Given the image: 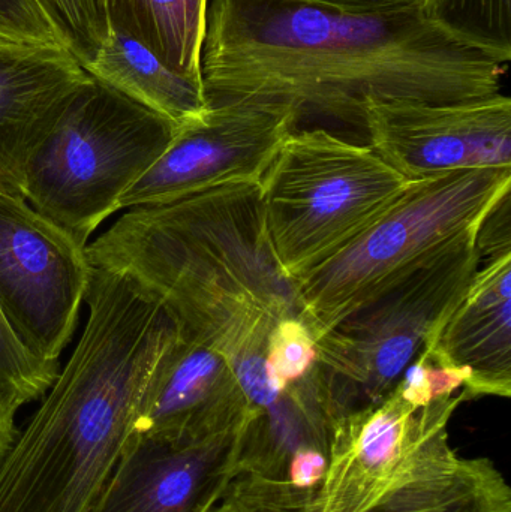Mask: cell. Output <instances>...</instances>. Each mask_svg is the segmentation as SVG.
Returning <instances> with one entry per match:
<instances>
[{"label":"cell","mask_w":511,"mask_h":512,"mask_svg":"<svg viewBox=\"0 0 511 512\" xmlns=\"http://www.w3.org/2000/svg\"><path fill=\"white\" fill-rule=\"evenodd\" d=\"M509 63L429 12L360 15L299 0H209L207 104L278 102L363 131L369 99L453 102L501 93Z\"/></svg>","instance_id":"obj_1"},{"label":"cell","mask_w":511,"mask_h":512,"mask_svg":"<svg viewBox=\"0 0 511 512\" xmlns=\"http://www.w3.org/2000/svg\"><path fill=\"white\" fill-rule=\"evenodd\" d=\"M86 258L146 289L191 339L224 355L239 381L266 375L273 328L299 316L294 283L270 243L260 183L129 209L86 246Z\"/></svg>","instance_id":"obj_2"},{"label":"cell","mask_w":511,"mask_h":512,"mask_svg":"<svg viewBox=\"0 0 511 512\" xmlns=\"http://www.w3.org/2000/svg\"><path fill=\"white\" fill-rule=\"evenodd\" d=\"M83 334L0 462V512H89L180 336L137 282L90 265Z\"/></svg>","instance_id":"obj_3"},{"label":"cell","mask_w":511,"mask_h":512,"mask_svg":"<svg viewBox=\"0 0 511 512\" xmlns=\"http://www.w3.org/2000/svg\"><path fill=\"white\" fill-rule=\"evenodd\" d=\"M511 191V170L453 171L411 182L344 249L294 280L299 318L314 339L444 249L477 234Z\"/></svg>","instance_id":"obj_4"},{"label":"cell","mask_w":511,"mask_h":512,"mask_svg":"<svg viewBox=\"0 0 511 512\" xmlns=\"http://www.w3.org/2000/svg\"><path fill=\"white\" fill-rule=\"evenodd\" d=\"M179 126L90 75L30 155L23 198L86 248Z\"/></svg>","instance_id":"obj_5"},{"label":"cell","mask_w":511,"mask_h":512,"mask_svg":"<svg viewBox=\"0 0 511 512\" xmlns=\"http://www.w3.org/2000/svg\"><path fill=\"white\" fill-rule=\"evenodd\" d=\"M410 182L369 146L296 129L260 182L273 252L294 282L344 249Z\"/></svg>","instance_id":"obj_6"},{"label":"cell","mask_w":511,"mask_h":512,"mask_svg":"<svg viewBox=\"0 0 511 512\" xmlns=\"http://www.w3.org/2000/svg\"><path fill=\"white\" fill-rule=\"evenodd\" d=\"M477 234L449 246L315 339L318 363L357 409L389 396L437 342L480 268Z\"/></svg>","instance_id":"obj_7"},{"label":"cell","mask_w":511,"mask_h":512,"mask_svg":"<svg viewBox=\"0 0 511 512\" xmlns=\"http://www.w3.org/2000/svg\"><path fill=\"white\" fill-rule=\"evenodd\" d=\"M462 402L459 393L417 408L395 387L380 402L345 414L330 435L317 512H368L393 490L456 456L447 429Z\"/></svg>","instance_id":"obj_8"},{"label":"cell","mask_w":511,"mask_h":512,"mask_svg":"<svg viewBox=\"0 0 511 512\" xmlns=\"http://www.w3.org/2000/svg\"><path fill=\"white\" fill-rule=\"evenodd\" d=\"M86 248L21 195L0 192V312L36 360L59 366L84 303Z\"/></svg>","instance_id":"obj_9"},{"label":"cell","mask_w":511,"mask_h":512,"mask_svg":"<svg viewBox=\"0 0 511 512\" xmlns=\"http://www.w3.org/2000/svg\"><path fill=\"white\" fill-rule=\"evenodd\" d=\"M299 113L278 102L212 104L183 123L153 167L123 194L119 210L162 206L222 186L260 183Z\"/></svg>","instance_id":"obj_10"},{"label":"cell","mask_w":511,"mask_h":512,"mask_svg":"<svg viewBox=\"0 0 511 512\" xmlns=\"http://www.w3.org/2000/svg\"><path fill=\"white\" fill-rule=\"evenodd\" d=\"M363 132L410 183L453 171L511 170V101L503 93L453 102L369 99Z\"/></svg>","instance_id":"obj_11"},{"label":"cell","mask_w":511,"mask_h":512,"mask_svg":"<svg viewBox=\"0 0 511 512\" xmlns=\"http://www.w3.org/2000/svg\"><path fill=\"white\" fill-rule=\"evenodd\" d=\"M249 423L198 439L132 432L89 512H203L237 474Z\"/></svg>","instance_id":"obj_12"},{"label":"cell","mask_w":511,"mask_h":512,"mask_svg":"<svg viewBox=\"0 0 511 512\" xmlns=\"http://www.w3.org/2000/svg\"><path fill=\"white\" fill-rule=\"evenodd\" d=\"M258 412L230 361L180 328L147 390L134 432L161 439L207 438L246 426Z\"/></svg>","instance_id":"obj_13"},{"label":"cell","mask_w":511,"mask_h":512,"mask_svg":"<svg viewBox=\"0 0 511 512\" xmlns=\"http://www.w3.org/2000/svg\"><path fill=\"white\" fill-rule=\"evenodd\" d=\"M89 77L62 48L0 44L2 194L23 197L30 155Z\"/></svg>","instance_id":"obj_14"},{"label":"cell","mask_w":511,"mask_h":512,"mask_svg":"<svg viewBox=\"0 0 511 512\" xmlns=\"http://www.w3.org/2000/svg\"><path fill=\"white\" fill-rule=\"evenodd\" d=\"M432 357L464 373L465 400L511 394V254L479 268L441 328Z\"/></svg>","instance_id":"obj_15"},{"label":"cell","mask_w":511,"mask_h":512,"mask_svg":"<svg viewBox=\"0 0 511 512\" xmlns=\"http://www.w3.org/2000/svg\"><path fill=\"white\" fill-rule=\"evenodd\" d=\"M87 74L177 125L206 113L203 84L171 71L149 48L110 30Z\"/></svg>","instance_id":"obj_16"},{"label":"cell","mask_w":511,"mask_h":512,"mask_svg":"<svg viewBox=\"0 0 511 512\" xmlns=\"http://www.w3.org/2000/svg\"><path fill=\"white\" fill-rule=\"evenodd\" d=\"M368 512H511V490L491 460L453 456L393 490Z\"/></svg>","instance_id":"obj_17"},{"label":"cell","mask_w":511,"mask_h":512,"mask_svg":"<svg viewBox=\"0 0 511 512\" xmlns=\"http://www.w3.org/2000/svg\"><path fill=\"white\" fill-rule=\"evenodd\" d=\"M209 0H105L108 24L149 48L165 66L201 81Z\"/></svg>","instance_id":"obj_18"},{"label":"cell","mask_w":511,"mask_h":512,"mask_svg":"<svg viewBox=\"0 0 511 512\" xmlns=\"http://www.w3.org/2000/svg\"><path fill=\"white\" fill-rule=\"evenodd\" d=\"M431 15L462 39L511 59V0H435Z\"/></svg>","instance_id":"obj_19"},{"label":"cell","mask_w":511,"mask_h":512,"mask_svg":"<svg viewBox=\"0 0 511 512\" xmlns=\"http://www.w3.org/2000/svg\"><path fill=\"white\" fill-rule=\"evenodd\" d=\"M318 487L302 489L288 478L237 472L203 512H317Z\"/></svg>","instance_id":"obj_20"},{"label":"cell","mask_w":511,"mask_h":512,"mask_svg":"<svg viewBox=\"0 0 511 512\" xmlns=\"http://www.w3.org/2000/svg\"><path fill=\"white\" fill-rule=\"evenodd\" d=\"M66 53L89 66L110 36L105 0H38Z\"/></svg>","instance_id":"obj_21"},{"label":"cell","mask_w":511,"mask_h":512,"mask_svg":"<svg viewBox=\"0 0 511 512\" xmlns=\"http://www.w3.org/2000/svg\"><path fill=\"white\" fill-rule=\"evenodd\" d=\"M57 373L59 366L41 363L20 345L0 312V408L17 414L45 394Z\"/></svg>","instance_id":"obj_22"},{"label":"cell","mask_w":511,"mask_h":512,"mask_svg":"<svg viewBox=\"0 0 511 512\" xmlns=\"http://www.w3.org/2000/svg\"><path fill=\"white\" fill-rule=\"evenodd\" d=\"M317 360L314 336L299 316L276 324L267 343L266 369L279 393L308 375Z\"/></svg>","instance_id":"obj_23"},{"label":"cell","mask_w":511,"mask_h":512,"mask_svg":"<svg viewBox=\"0 0 511 512\" xmlns=\"http://www.w3.org/2000/svg\"><path fill=\"white\" fill-rule=\"evenodd\" d=\"M0 44L65 50L38 0H0Z\"/></svg>","instance_id":"obj_24"},{"label":"cell","mask_w":511,"mask_h":512,"mask_svg":"<svg viewBox=\"0 0 511 512\" xmlns=\"http://www.w3.org/2000/svg\"><path fill=\"white\" fill-rule=\"evenodd\" d=\"M480 256L491 259L511 254V191L504 194L486 213L477 231Z\"/></svg>","instance_id":"obj_25"},{"label":"cell","mask_w":511,"mask_h":512,"mask_svg":"<svg viewBox=\"0 0 511 512\" xmlns=\"http://www.w3.org/2000/svg\"><path fill=\"white\" fill-rule=\"evenodd\" d=\"M347 14L378 15L429 12L435 0H299Z\"/></svg>","instance_id":"obj_26"},{"label":"cell","mask_w":511,"mask_h":512,"mask_svg":"<svg viewBox=\"0 0 511 512\" xmlns=\"http://www.w3.org/2000/svg\"><path fill=\"white\" fill-rule=\"evenodd\" d=\"M327 472V456L314 448H300L288 463V480L302 489H314L323 483Z\"/></svg>","instance_id":"obj_27"},{"label":"cell","mask_w":511,"mask_h":512,"mask_svg":"<svg viewBox=\"0 0 511 512\" xmlns=\"http://www.w3.org/2000/svg\"><path fill=\"white\" fill-rule=\"evenodd\" d=\"M15 415L9 414L5 409L0 408V462L8 454L18 438L17 429L14 423Z\"/></svg>","instance_id":"obj_28"}]
</instances>
